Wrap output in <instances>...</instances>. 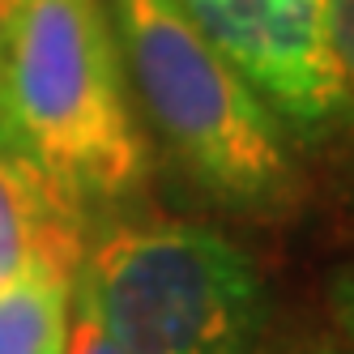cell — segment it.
<instances>
[{"label":"cell","mask_w":354,"mask_h":354,"mask_svg":"<svg viewBox=\"0 0 354 354\" xmlns=\"http://www.w3.org/2000/svg\"><path fill=\"white\" fill-rule=\"evenodd\" d=\"M180 9L286 133L312 141L354 124V94L328 47L320 0H180Z\"/></svg>","instance_id":"cell-4"},{"label":"cell","mask_w":354,"mask_h":354,"mask_svg":"<svg viewBox=\"0 0 354 354\" xmlns=\"http://www.w3.org/2000/svg\"><path fill=\"white\" fill-rule=\"evenodd\" d=\"M73 295L129 354H257L269 337V282L218 226L115 214L77 261Z\"/></svg>","instance_id":"cell-3"},{"label":"cell","mask_w":354,"mask_h":354,"mask_svg":"<svg viewBox=\"0 0 354 354\" xmlns=\"http://www.w3.org/2000/svg\"><path fill=\"white\" fill-rule=\"evenodd\" d=\"M86 231L68 222L39 180L0 149V282L35 261H60L77 269Z\"/></svg>","instance_id":"cell-5"},{"label":"cell","mask_w":354,"mask_h":354,"mask_svg":"<svg viewBox=\"0 0 354 354\" xmlns=\"http://www.w3.org/2000/svg\"><path fill=\"white\" fill-rule=\"evenodd\" d=\"M324 13V30H328V47L342 64V77L354 94V0H320Z\"/></svg>","instance_id":"cell-7"},{"label":"cell","mask_w":354,"mask_h":354,"mask_svg":"<svg viewBox=\"0 0 354 354\" xmlns=\"http://www.w3.org/2000/svg\"><path fill=\"white\" fill-rule=\"evenodd\" d=\"M124 82L154 141L214 205L277 222L299 205L290 133L192 26L180 0H107Z\"/></svg>","instance_id":"cell-2"},{"label":"cell","mask_w":354,"mask_h":354,"mask_svg":"<svg viewBox=\"0 0 354 354\" xmlns=\"http://www.w3.org/2000/svg\"><path fill=\"white\" fill-rule=\"evenodd\" d=\"M257 354H354V337H333V333H303L290 342H261Z\"/></svg>","instance_id":"cell-9"},{"label":"cell","mask_w":354,"mask_h":354,"mask_svg":"<svg viewBox=\"0 0 354 354\" xmlns=\"http://www.w3.org/2000/svg\"><path fill=\"white\" fill-rule=\"evenodd\" d=\"M333 312H337L342 333L354 337V261L337 273V282H333Z\"/></svg>","instance_id":"cell-10"},{"label":"cell","mask_w":354,"mask_h":354,"mask_svg":"<svg viewBox=\"0 0 354 354\" xmlns=\"http://www.w3.org/2000/svg\"><path fill=\"white\" fill-rule=\"evenodd\" d=\"M73 277L60 261H35L0 282V354H64Z\"/></svg>","instance_id":"cell-6"},{"label":"cell","mask_w":354,"mask_h":354,"mask_svg":"<svg viewBox=\"0 0 354 354\" xmlns=\"http://www.w3.org/2000/svg\"><path fill=\"white\" fill-rule=\"evenodd\" d=\"M0 149L94 231L149 188L107 0H0Z\"/></svg>","instance_id":"cell-1"},{"label":"cell","mask_w":354,"mask_h":354,"mask_svg":"<svg viewBox=\"0 0 354 354\" xmlns=\"http://www.w3.org/2000/svg\"><path fill=\"white\" fill-rule=\"evenodd\" d=\"M77 299V295H73ZM64 354H129L103 324L94 320V312L77 299V316H68V342H64Z\"/></svg>","instance_id":"cell-8"}]
</instances>
